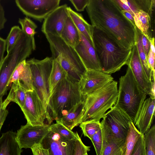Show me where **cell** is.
<instances>
[{"label":"cell","instance_id":"6da1fadb","mask_svg":"<svg viewBox=\"0 0 155 155\" xmlns=\"http://www.w3.org/2000/svg\"><path fill=\"white\" fill-rule=\"evenodd\" d=\"M91 25L106 34L124 49L136 44V27L114 0H89L86 8Z\"/></svg>","mask_w":155,"mask_h":155},{"label":"cell","instance_id":"7a4b0ae2","mask_svg":"<svg viewBox=\"0 0 155 155\" xmlns=\"http://www.w3.org/2000/svg\"><path fill=\"white\" fill-rule=\"evenodd\" d=\"M94 47L102 71L110 74L127 64L131 49H124L106 34L93 27Z\"/></svg>","mask_w":155,"mask_h":155},{"label":"cell","instance_id":"3957f363","mask_svg":"<svg viewBox=\"0 0 155 155\" xmlns=\"http://www.w3.org/2000/svg\"><path fill=\"white\" fill-rule=\"evenodd\" d=\"M85 99L80 92L78 83L67 75L50 95L47 105V111L53 120L58 121L74 106Z\"/></svg>","mask_w":155,"mask_h":155},{"label":"cell","instance_id":"277c9868","mask_svg":"<svg viewBox=\"0 0 155 155\" xmlns=\"http://www.w3.org/2000/svg\"><path fill=\"white\" fill-rule=\"evenodd\" d=\"M147 95L128 66L125 74L119 78L118 97L114 106L129 116L134 124L137 114Z\"/></svg>","mask_w":155,"mask_h":155},{"label":"cell","instance_id":"5b68a950","mask_svg":"<svg viewBox=\"0 0 155 155\" xmlns=\"http://www.w3.org/2000/svg\"><path fill=\"white\" fill-rule=\"evenodd\" d=\"M45 35L49 45L51 57L59 62L69 78L79 83L87 70L74 48L60 37L49 34Z\"/></svg>","mask_w":155,"mask_h":155},{"label":"cell","instance_id":"8992f818","mask_svg":"<svg viewBox=\"0 0 155 155\" xmlns=\"http://www.w3.org/2000/svg\"><path fill=\"white\" fill-rule=\"evenodd\" d=\"M118 95L117 82L114 80L87 96L82 122L91 120L100 121L107 111L115 105Z\"/></svg>","mask_w":155,"mask_h":155},{"label":"cell","instance_id":"52a82bcc","mask_svg":"<svg viewBox=\"0 0 155 155\" xmlns=\"http://www.w3.org/2000/svg\"><path fill=\"white\" fill-rule=\"evenodd\" d=\"M33 51L31 39L22 32L14 48L4 57L0 67V98L6 94L9 81L15 68L26 60Z\"/></svg>","mask_w":155,"mask_h":155},{"label":"cell","instance_id":"ba28073f","mask_svg":"<svg viewBox=\"0 0 155 155\" xmlns=\"http://www.w3.org/2000/svg\"><path fill=\"white\" fill-rule=\"evenodd\" d=\"M53 60L51 57H47L42 60L33 58L26 61L29 65L31 71L34 89L47 110V105L49 96L48 81Z\"/></svg>","mask_w":155,"mask_h":155},{"label":"cell","instance_id":"9c48e42d","mask_svg":"<svg viewBox=\"0 0 155 155\" xmlns=\"http://www.w3.org/2000/svg\"><path fill=\"white\" fill-rule=\"evenodd\" d=\"M21 109L27 123L32 126H50L53 121L35 89L26 92L25 104Z\"/></svg>","mask_w":155,"mask_h":155},{"label":"cell","instance_id":"30bf717a","mask_svg":"<svg viewBox=\"0 0 155 155\" xmlns=\"http://www.w3.org/2000/svg\"><path fill=\"white\" fill-rule=\"evenodd\" d=\"M15 3L27 17L41 22L59 6L60 0H16Z\"/></svg>","mask_w":155,"mask_h":155},{"label":"cell","instance_id":"8fae6325","mask_svg":"<svg viewBox=\"0 0 155 155\" xmlns=\"http://www.w3.org/2000/svg\"><path fill=\"white\" fill-rule=\"evenodd\" d=\"M102 118L101 122L117 138L126 139L129 130V123L132 122L126 114L114 106L105 113Z\"/></svg>","mask_w":155,"mask_h":155},{"label":"cell","instance_id":"7c38bea8","mask_svg":"<svg viewBox=\"0 0 155 155\" xmlns=\"http://www.w3.org/2000/svg\"><path fill=\"white\" fill-rule=\"evenodd\" d=\"M114 81L110 74L102 71L87 70L78 83L79 89L82 96L86 97L103 87Z\"/></svg>","mask_w":155,"mask_h":155},{"label":"cell","instance_id":"4fadbf2b","mask_svg":"<svg viewBox=\"0 0 155 155\" xmlns=\"http://www.w3.org/2000/svg\"><path fill=\"white\" fill-rule=\"evenodd\" d=\"M50 130V126H32L27 123L17 130L16 139L21 148L31 149L35 144L40 143Z\"/></svg>","mask_w":155,"mask_h":155},{"label":"cell","instance_id":"5bb4252c","mask_svg":"<svg viewBox=\"0 0 155 155\" xmlns=\"http://www.w3.org/2000/svg\"><path fill=\"white\" fill-rule=\"evenodd\" d=\"M76 139L65 140L50 130L40 143L50 155H74Z\"/></svg>","mask_w":155,"mask_h":155},{"label":"cell","instance_id":"9a60e30c","mask_svg":"<svg viewBox=\"0 0 155 155\" xmlns=\"http://www.w3.org/2000/svg\"><path fill=\"white\" fill-rule=\"evenodd\" d=\"M68 5L64 4L52 11L44 20L41 28L45 35L60 37L66 19L69 16Z\"/></svg>","mask_w":155,"mask_h":155},{"label":"cell","instance_id":"2e32d148","mask_svg":"<svg viewBox=\"0 0 155 155\" xmlns=\"http://www.w3.org/2000/svg\"><path fill=\"white\" fill-rule=\"evenodd\" d=\"M131 69L137 82L147 95L150 96L152 89V82L147 77L139 56L136 44L131 49V52L127 64Z\"/></svg>","mask_w":155,"mask_h":155},{"label":"cell","instance_id":"e0dca14e","mask_svg":"<svg viewBox=\"0 0 155 155\" xmlns=\"http://www.w3.org/2000/svg\"><path fill=\"white\" fill-rule=\"evenodd\" d=\"M79 33L81 40L74 48L86 70L102 71L94 46L86 37Z\"/></svg>","mask_w":155,"mask_h":155},{"label":"cell","instance_id":"ac0fdd59","mask_svg":"<svg viewBox=\"0 0 155 155\" xmlns=\"http://www.w3.org/2000/svg\"><path fill=\"white\" fill-rule=\"evenodd\" d=\"M155 99L149 97L144 101L136 117L134 125L144 135L150 128L154 115Z\"/></svg>","mask_w":155,"mask_h":155},{"label":"cell","instance_id":"d6986e66","mask_svg":"<svg viewBox=\"0 0 155 155\" xmlns=\"http://www.w3.org/2000/svg\"><path fill=\"white\" fill-rule=\"evenodd\" d=\"M100 124L102 142L100 155H118L126 139L117 138L104 124Z\"/></svg>","mask_w":155,"mask_h":155},{"label":"cell","instance_id":"ffe728a7","mask_svg":"<svg viewBox=\"0 0 155 155\" xmlns=\"http://www.w3.org/2000/svg\"><path fill=\"white\" fill-rule=\"evenodd\" d=\"M16 133L8 131L0 137V155H21L22 152L16 139Z\"/></svg>","mask_w":155,"mask_h":155},{"label":"cell","instance_id":"44dd1931","mask_svg":"<svg viewBox=\"0 0 155 155\" xmlns=\"http://www.w3.org/2000/svg\"><path fill=\"white\" fill-rule=\"evenodd\" d=\"M84 101L74 106L68 114L58 121L71 130L80 124L82 122L84 114Z\"/></svg>","mask_w":155,"mask_h":155},{"label":"cell","instance_id":"7402d4cb","mask_svg":"<svg viewBox=\"0 0 155 155\" xmlns=\"http://www.w3.org/2000/svg\"><path fill=\"white\" fill-rule=\"evenodd\" d=\"M67 9L69 16L79 32L94 46L92 37V26L84 19L81 14L74 11L70 7H68Z\"/></svg>","mask_w":155,"mask_h":155},{"label":"cell","instance_id":"603a6c76","mask_svg":"<svg viewBox=\"0 0 155 155\" xmlns=\"http://www.w3.org/2000/svg\"><path fill=\"white\" fill-rule=\"evenodd\" d=\"M60 37L66 43L74 48L81 40L79 32L69 15L66 19Z\"/></svg>","mask_w":155,"mask_h":155},{"label":"cell","instance_id":"cb8c5ba5","mask_svg":"<svg viewBox=\"0 0 155 155\" xmlns=\"http://www.w3.org/2000/svg\"><path fill=\"white\" fill-rule=\"evenodd\" d=\"M26 92L17 81L13 82L7 97L2 102L3 107L6 108L10 102H14L22 108L25 104Z\"/></svg>","mask_w":155,"mask_h":155},{"label":"cell","instance_id":"d4e9b609","mask_svg":"<svg viewBox=\"0 0 155 155\" xmlns=\"http://www.w3.org/2000/svg\"><path fill=\"white\" fill-rule=\"evenodd\" d=\"M16 76V81L26 91L34 90L31 71L29 65L26 61V63L19 67Z\"/></svg>","mask_w":155,"mask_h":155},{"label":"cell","instance_id":"484cf974","mask_svg":"<svg viewBox=\"0 0 155 155\" xmlns=\"http://www.w3.org/2000/svg\"><path fill=\"white\" fill-rule=\"evenodd\" d=\"M134 20L136 27L148 39L152 37L150 34L151 17L147 13L140 10L134 14Z\"/></svg>","mask_w":155,"mask_h":155},{"label":"cell","instance_id":"4316f807","mask_svg":"<svg viewBox=\"0 0 155 155\" xmlns=\"http://www.w3.org/2000/svg\"><path fill=\"white\" fill-rule=\"evenodd\" d=\"M142 35L141 32L136 27V44L137 45L139 58L148 78L151 81H154L155 74L153 73L148 65L147 58L143 48L142 42Z\"/></svg>","mask_w":155,"mask_h":155},{"label":"cell","instance_id":"83f0119b","mask_svg":"<svg viewBox=\"0 0 155 155\" xmlns=\"http://www.w3.org/2000/svg\"><path fill=\"white\" fill-rule=\"evenodd\" d=\"M67 75L66 72L59 62L53 59L48 81L49 96L57 84Z\"/></svg>","mask_w":155,"mask_h":155},{"label":"cell","instance_id":"f1b7e54d","mask_svg":"<svg viewBox=\"0 0 155 155\" xmlns=\"http://www.w3.org/2000/svg\"><path fill=\"white\" fill-rule=\"evenodd\" d=\"M142 134L133 123H129V130L123 146V155H131L135 145Z\"/></svg>","mask_w":155,"mask_h":155},{"label":"cell","instance_id":"f546056e","mask_svg":"<svg viewBox=\"0 0 155 155\" xmlns=\"http://www.w3.org/2000/svg\"><path fill=\"white\" fill-rule=\"evenodd\" d=\"M18 22L21 26L22 32L31 39L33 50H35L36 45L34 36L36 33L35 30L37 28V25L27 17L23 18H19Z\"/></svg>","mask_w":155,"mask_h":155},{"label":"cell","instance_id":"4dcf8cb0","mask_svg":"<svg viewBox=\"0 0 155 155\" xmlns=\"http://www.w3.org/2000/svg\"><path fill=\"white\" fill-rule=\"evenodd\" d=\"M50 128L51 131L58 134L66 140H75L79 136L77 132H73L59 121H56L55 123L51 124Z\"/></svg>","mask_w":155,"mask_h":155},{"label":"cell","instance_id":"1f68e13d","mask_svg":"<svg viewBox=\"0 0 155 155\" xmlns=\"http://www.w3.org/2000/svg\"><path fill=\"white\" fill-rule=\"evenodd\" d=\"M145 155H155V125L143 135Z\"/></svg>","mask_w":155,"mask_h":155},{"label":"cell","instance_id":"d6a6232c","mask_svg":"<svg viewBox=\"0 0 155 155\" xmlns=\"http://www.w3.org/2000/svg\"><path fill=\"white\" fill-rule=\"evenodd\" d=\"M79 126L84 136L91 140L93 135L101 128V124L100 121L91 120L81 122Z\"/></svg>","mask_w":155,"mask_h":155},{"label":"cell","instance_id":"836d02e7","mask_svg":"<svg viewBox=\"0 0 155 155\" xmlns=\"http://www.w3.org/2000/svg\"><path fill=\"white\" fill-rule=\"evenodd\" d=\"M22 32L21 29L18 25L14 26L12 27L5 39L7 54L14 48Z\"/></svg>","mask_w":155,"mask_h":155},{"label":"cell","instance_id":"e575fe53","mask_svg":"<svg viewBox=\"0 0 155 155\" xmlns=\"http://www.w3.org/2000/svg\"><path fill=\"white\" fill-rule=\"evenodd\" d=\"M135 2L140 10L148 13L150 16L152 13L153 9L154 7V0H134Z\"/></svg>","mask_w":155,"mask_h":155},{"label":"cell","instance_id":"d590c367","mask_svg":"<svg viewBox=\"0 0 155 155\" xmlns=\"http://www.w3.org/2000/svg\"><path fill=\"white\" fill-rule=\"evenodd\" d=\"M91 140L94 147L96 155H100L102 142L101 128L93 135Z\"/></svg>","mask_w":155,"mask_h":155},{"label":"cell","instance_id":"8d00e7d4","mask_svg":"<svg viewBox=\"0 0 155 155\" xmlns=\"http://www.w3.org/2000/svg\"><path fill=\"white\" fill-rule=\"evenodd\" d=\"M90 147L85 145L79 136L76 141L74 155H84L90 150Z\"/></svg>","mask_w":155,"mask_h":155},{"label":"cell","instance_id":"74e56055","mask_svg":"<svg viewBox=\"0 0 155 155\" xmlns=\"http://www.w3.org/2000/svg\"><path fill=\"white\" fill-rule=\"evenodd\" d=\"M131 155H145L143 134L137 140Z\"/></svg>","mask_w":155,"mask_h":155},{"label":"cell","instance_id":"f35d334b","mask_svg":"<svg viewBox=\"0 0 155 155\" xmlns=\"http://www.w3.org/2000/svg\"><path fill=\"white\" fill-rule=\"evenodd\" d=\"M31 149L33 155H50L48 149L43 147L41 143L35 144Z\"/></svg>","mask_w":155,"mask_h":155},{"label":"cell","instance_id":"ab89813d","mask_svg":"<svg viewBox=\"0 0 155 155\" xmlns=\"http://www.w3.org/2000/svg\"><path fill=\"white\" fill-rule=\"evenodd\" d=\"M77 11L82 12L84 10L87 6L89 0H69Z\"/></svg>","mask_w":155,"mask_h":155},{"label":"cell","instance_id":"60d3db41","mask_svg":"<svg viewBox=\"0 0 155 155\" xmlns=\"http://www.w3.org/2000/svg\"><path fill=\"white\" fill-rule=\"evenodd\" d=\"M2 97L0 98V132L8 113V110L3 107Z\"/></svg>","mask_w":155,"mask_h":155},{"label":"cell","instance_id":"b9f144b4","mask_svg":"<svg viewBox=\"0 0 155 155\" xmlns=\"http://www.w3.org/2000/svg\"><path fill=\"white\" fill-rule=\"evenodd\" d=\"M121 1L129 7L131 12L134 15L140 11L138 9L134 0H121Z\"/></svg>","mask_w":155,"mask_h":155},{"label":"cell","instance_id":"7bdbcfd3","mask_svg":"<svg viewBox=\"0 0 155 155\" xmlns=\"http://www.w3.org/2000/svg\"><path fill=\"white\" fill-rule=\"evenodd\" d=\"M155 54L153 53L150 50L147 56V61L148 65L151 68L153 73L155 74Z\"/></svg>","mask_w":155,"mask_h":155},{"label":"cell","instance_id":"ee69618b","mask_svg":"<svg viewBox=\"0 0 155 155\" xmlns=\"http://www.w3.org/2000/svg\"><path fill=\"white\" fill-rule=\"evenodd\" d=\"M7 21L4 9L0 1V31L4 28Z\"/></svg>","mask_w":155,"mask_h":155},{"label":"cell","instance_id":"f6af8a7d","mask_svg":"<svg viewBox=\"0 0 155 155\" xmlns=\"http://www.w3.org/2000/svg\"><path fill=\"white\" fill-rule=\"evenodd\" d=\"M6 50L5 39L0 37V67L4 58V54Z\"/></svg>","mask_w":155,"mask_h":155},{"label":"cell","instance_id":"bcb514c9","mask_svg":"<svg viewBox=\"0 0 155 155\" xmlns=\"http://www.w3.org/2000/svg\"><path fill=\"white\" fill-rule=\"evenodd\" d=\"M142 42L143 50L147 58L150 50V44L148 39L143 35L142 36Z\"/></svg>","mask_w":155,"mask_h":155},{"label":"cell","instance_id":"7dc6e473","mask_svg":"<svg viewBox=\"0 0 155 155\" xmlns=\"http://www.w3.org/2000/svg\"><path fill=\"white\" fill-rule=\"evenodd\" d=\"M122 12L125 17L136 26L134 20V15L124 10H122Z\"/></svg>","mask_w":155,"mask_h":155},{"label":"cell","instance_id":"c3c4849f","mask_svg":"<svg viewBox=\"0 0 155 155\" xmlns=\"http://www.w3.org/2000/svg\"><path fill=\"white\" fill-rule=\"evenodd\" d=\"M154 38L153 37L150 38L148 39L150 44V48L152 51L155 54L154 46Z\"/></svg>","mask_w":155,"mask_h":155},{"label":"cell","instance_id":"681fc988","mask_svg":"<svg viewBox=\"0 0 155 155\" xmlns=\"http://www.w3.org/2000/svg\"><path fill=\"white\" fill-rule=\"evenodd\" d=\"M123 146L122 147V151H121V152L118 155H123Z\"/></svg>","mask_w":155,"mask_h":155},{"label":"cell","instance_id":"f907efd6","mask_svg":"<svg viewBox=\"0 0 155 155\" xmlns=\"http://www.w3.org/2000/svg\"><path fill=\"white\" fill-rule=\"evenodd\" d=\"M84 155H88V154H87V153H86V154H85Z\"/></svg>","mask_w":155,"mask_h":155}]
</instances>
